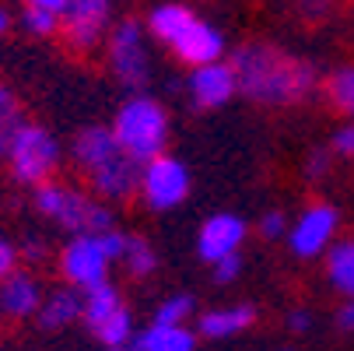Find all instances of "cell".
Segmentation results:
<instances>
[{"instance_id": "31", "label": "cell", "mask_w": 354, "mask_h": 351, "mask_svg": "<svg viewBox=\"0 0 354 351\" xmlns=\"http://www.w3.org/2000/svg\"><path fill=\"white\" fill-rule=\"evenodd\" d=\"M330 172V152L326 147H316V152L309 155V162H306V176L309 179H323Z\"/></svg>"}, {"instance_id": "9", "label": "cell", "mask_w": 354, "mask_h": 351, "mask_svg": "<svg viewBox=\"0 0 354 351\" xmlns=\"http://www.w3.org/2000/svg\"><path fill=\"white\" fill-rule=\"evenodd\" d=\"M113 15V0H67L60 15V35L74 53H91L102 42Z\"/></svg>"}, {"instance_id": "3", "label": "cell", "mask_w": 354, "mask_h": 351, "mask_svg": "<svg viewBox=\"0 0 354 351\" xmlns=\"http://www.w3.org/2000/svg\"><path fill=\"white\" fill-rule=\"evenodd\" d=\"M113 134H116L123 152L144 165L151 159L165 155V147H169V113H165V106L158 102V98L137 91L120 106V113L113 120Z\"/></svg>"}, {"instance_id": "27", "label": "cell", "mask_w": 354, "mask_h": 351, "mask_svg": "<svg viewBox=\"0 0 354 351\" xmlns=\"http://www.w3.org/2000/svg\"><path fill=\"white\" fill-rule=\"evenodd\" d=\"M239 274H242V253H232V257H221L218 264H211L214 285H232Z\"/></svg>"}, {"instance_id": "30", "label": "cell", "mask_w": 354, "mask_h": 351, "mask_svg": "<svg viewBox=\"0 0 354 351\" xmlns=\"http://www.w3.org/2000/svg\"><path fill=\"white\" fill-rule=\"evenodd\" d=\"M18 260H21L18 246H11L8 239H0V281H4L8 274H15V271H18Z\"/></svg>"}, {"instance_id": "19", "label": "cell", "mask_w": 354, "mask_h": 351, "mask_svg": "<svg viewBox=\"0 0 354 351\" xmlns=\"http://www.w3.org/2000/svg\"><path fill=\"white\" fill-rule=\"evenodd\" d=\"M116 309H123V295H120V288L116 285H109V281H102V285H95V288H88L84 291V303H81V320L88 323V330L95 334L98 327H102Z\"/></svg>"}, {"instance_id": "22", "label": "cell", "mask_w": 354, "mask_h": 351, "mask_svg": "<svg viewBox=\"0 0 354 351\" xmlns=\"http://www.w3.org/2000/svg\"><path fill=\"white\" fill-rule=\"evenodd\" d=\"M21 123H25V113H21V102H18V95L0 81V155L8 152V144H11V137L21 130Z\"/></svg>"}, {"instance_id": "39", "label": "cell", "mask_w": 354, "mask_h": 351, "mask_svg": "<svg viewBox=\"0 0 354 351\" xmlns=\"http://www.w3.org/2000/svg\"><path fill=\"white\" fill-rule=\"evenodd\" d=\"M281 351H291V348H281Z\"/></svg>"}, {"instance_id": "10", "label": "cell", "mask_w": 354, "mask_h": 351, "mask_svg": "<svg viewBox=\"0 0 354 351\" xmlns=\"http://www.w3.org/2000/svg\"><path fill=\"white\" fill-rule=\"evenodd\" d=\"M337 225H340V215L333 204H313L306 215H301L291 228H288V246L291 253L309 260V257H319L330 249L333 235H337Z\"/></svg>"}, {"instance_id": "1", "label": "cell", "mask_w": 354, "mask_h": 351, "mask_svg": "<svg viewBox=\"0 0 354 351\" xmlns=\"http://www.w3.org/2000/svg\"><path fill=\"white\" fill-rule=\"evenodd\" d=\"M232 71L242 98L257 106H295L319 88V71L309 60L288 57L267 42H245L232 53Z\"/></svg>"}, {"instance_id": "7", "label": "cell", "mask_w": 354, "mask_h": 351, "mask_svg": "<svg viewBox=\"0 0 354 351\" xmlns=\"http://www.w3.org/2000/svg\"><path fill=\"white\" fill-rule=\"evenodd\" d=\"M109 67L113 74L137 95L151 81V53L144 42V28L137 21H120L109 35Z\"/></svg>"}, {"instance_id": "28", "label": "cell", "mask_w": 354, "mask_h": 351, "mask_svg": "<svg viewBox=\"0 0 354 351\" xmlns=\"http://www.w3.org/2000/svg\"><path fill=\"white\" fill-rule=\"evenodd\" d=\"M260 235H263V239H281V235H288V218H284V211H267V215L260 218Z\"/></svg>"}, {"instance_id": "37", "label": "cell", "mask_w": 354, "mask_h": 351, "mask_svg": "<svg viewBox=\"0 0 354 351\" xmlns=\"http://www.w3.org/2000/svg\"><path fill=\"white\" fill-rule=\"evenodd\" d=\"M8 28H11V15L0 8V35H8Z\"/></svg>"}, {"instance_id": "34", "label": "cell", "mask_w": 354, "mask_h": 351, "mask_svg": "<svg viewBox=\"0 0 354 351\" xmlns=\"http://www.w3.org/2000/svg\"><path fill=\"white\" fill-rule=\"evenodd\" d=\"M337 327L344 334H354V298H347V303L337 309Z\"/></svg>"}, {"instance_id": "40", "label": "cell", "mask_w": 354, "mask_h": 351, "mask_svg": "<svg viewBox=\"0 0 354 351\" xmlns=\"http://www.w3.org/2000/svg\"><path fill=\"white\" fill-rule=\"evenodd\" d=\"M0 316H4V313H0Z\"/></svg>"}, {"instance_id": "20", "label": "cell", "mask_w": 354, "mask_h": 351, "mask_svg": "<svg viewBox=\"0 0 354 351\" xmlns=\"http://www.w3.org/2000/svg\"><path fill=\"white\" fill-rule=\"evenodd\" d=\"M326 278L340 295L354 298V239L330 242V249H326Z\"/></svg>"}, {"instance_id": "18", "label": "cell", "mask_w": 354, "mask_h": 351, "mask_svg": "<svg viewBox=\"0 0 354 351\" xmlns=\"http://www.w3.org/2000/svg\"><path fill=\"white\" fill-rule=\"evenodd\" d=\"M133 351H196V334L179 323V327H158L151 323L147 330L133 334Z\"/></svg>"}, {"instance_id": "2", "label": "cell", "mask_w": 354, "mask_h": 351, "mask_svg": "<svg viewBox=\"0 0 354 351\" xmlns=\"http://www.w3.org/2000/svg\"><path fill=\"white\" fill-rule=\"evenodd\" d=\"M147 32L155 35L158 42H165L172 53H176V60H183L189 67L221 60V53H225L221 32H214L211 25H204L183 4H162V8H155V11H151V18H147Z\"/></svg>"}, {"instance_id": "24", "label": "cell", "mask_w": 354, "mask_h": 351, "mask_svg": "<svg viewBox=\"0 0 354 351\" xmlns=\"http://www.w3.org/2000/svg\"><path fill=\"white\" fill-rule=\"evenodd\" d=\"M193 309H196L193 295L176 291V295L165 298V303H158V309H155V316H151V323H158V327H179V323H186V320L193 316Z\"/></svg>"}, {"instance_id": "6", "label": "cell", "mask_w": 354, "mask_h": 351, "mask_svg": "<svg viewBox=\"0 0 354 351\" xmlns=\"http://www.w3.org/2000/svg\"><path fill=\"white\" fill-rule=\"evenodd\" d=\"M140 197H144V204L155 215L179 208L183 200L189 197V169L179 159H172V155H158V159L144 162V169H140Z\"/></svg>"}, {"instance_id": "23", "label": "cell", "mask_w": 354, "mask_h": 351, "mask_svg": "<svg viewBox=\"0 0 354 351\" xmlns=\"http://www.w3.org/2000/svg\"><path fill=\"white\" fill-rule=\"evenodd\" d=\"M326 98L344 116L354 120V64H344L326 78Z\"/></svg>"}, {"instance_id": "12", "label": "cell", "mask_w": 354, "mask_h": 351, "mask_svg": "<svg viewBox=\"0 0 354 351\" xmlns=\"http://www.w3.org/2000/svg\"><path fill=\"white\" fill-rule=\"evenodd\" d=\"M239 95V81L232 64L225 60H211V64H200L189 74V98L196 109H221L228 106L232 98Z\"/></svg>"}, {"instance_id": "14", "label": "cell", "mask_w": 354, "mask_h": 351, "mask_svg": "<svg viewBox=\"0 0 354 351\" xmlns=\"http://www.w3.org/2000/svg\"><path fill=\"white\" fill-rule=\"evenodd\" d=\"M42 298H46V288L28 271H15V274H8L4 281H0V313H4L8 320L35 316Z\"/></svg>"}, {"instance_id": "16", "label": "cell", "mask_w": 354, "mask_h": 351, "mask_svg": "<svg viewBox=\"0 0 354 351\" xmlns=\"http://www.w3.org/2000/svg\"><path fill=\"white\" fill-rule=\"evenodd\" d=\"M81 303H84V291H81V288L60 285V288H53V291H46L35 320H39L42 330H64V327H71L74 320H81Z\"/></svg>"}, {"instance_id": "35", "label": "cell", "mask_w": 354, "mask_h": 351, "mask_svg": "<svg viewBox=\"0 0 354 351\" xmlns=\"http://www.w3.org/2000/svg\"><path fill=\"white\" fill-rule=\"evenodd\" d=\"M298 4H301V11H306L309 18H323L330 11V0H298Z\"/></svg>"}, {"instance_id": "5", "label": "cell", "mask_w": 354, "mask_h": 351, "mask_svg": "<svg viewBox=\"0 0 354 351\" xmlns=\"http://www.w3.org/2000/svg\"><path fill=\"white\" fill-rule=\"evenodd\" d=\"M4 159H8V169H11L15 183L35 190V186H42V183H49L57 176L64 152H60V141L49 134L42 123H28L25 120L21 130L11 137Z\"/></svg>"}, {"instance_id": "11", "label": "cell", "mask_w": 354, "mask_h": 351, "mask_svg": "<svg viewBox=\"0 0 354 351\" xmlns=\"http://www.w3.org/2000/svg\"><path fill=\"white\" fill-rule=\"evenodd\" d=\"M140 169L144 165L137 159L120 152L106 165H98L95 172H88V183H91L95 197H102L106 204H123V200L140 193Z\"/></svg>"}, {"instance_id": "36", "label": "cell", "mask_w": 354, "mask_h": 351, "mask_svg": "<svg viewBox=\"0 0 354 351\" xmlns=\"http://www.w3.org/2000/svg\"><path fill=\"white\" fill-rule=\"evenodd\" d=\"M28 8H42V11H53V15H64L67 0H25Z\"/></svg>"}, {"instance_id": "4", "label": "cell", "mask_w": 354, "mask_h": 351, "mask_svg": "<svg viewBox=\"0 0 354 351\" xmlns=\"http://www.w3.org/2000/svg\"><path fill=\"white\" fill-rule=\"evenodd\" d=\"M35 211L42 218H49L53 225H60L64 232L71 235H84V232H106L116 225L113 211L102 197H91V193H81L74 186H64V183H42L35 186Z\"/></svg>"}, {"instance_id": "15", "label": "cell", "mask_w": 354, "mask_h": 351, "mask_svg": "<svg viewBox=\"0 0 354 351\" xmlns=\"http://www.w3.org/2000/svg\"><path fill=\"white\" fill-rule=\"evenodd\" d=\"M123 147H120V141H116V134H113V127H84V130H77V137H74V144H71V155H74V165L88 176V172H95L98 165H106L113 155H120Z\"/></svg>"}, {"instance_id": "32", "label": "cell", "mask_w": 354, "mask_h": 351, "mask_svg": "<svg viewBox=\"0 0 354 351\" xmlns=\"http://www.w3.org/2000/svg\"><path fill=\"white\" fill-rule=\"evenodd\" d=\"M46 249H49V246H46L39 235H28V239H25V246L18 249V253H21L28 264H42V260H46Z\"/></svg>"}, {"instance_id": "38", "label": "cell", "mask_w": 354, "mask_h": 351, "mask_svg": "<svg viewBox=\"0 0 354 351\" xmlns=\"http://www.w3.org/2000/svg\"><path fill=\"white\" fill-rule=\"evenodd\" d=\"M102 351H133L130 344H123V348H102Z\"/></svg>"}, {"instance_id": "33", "label": "cell", "mask_w": 354, "mask_h": 351, "mask_svg": "<svg viewBox=\"0 0 354 351\" xmlns=\"http://www.w3.org/2000/svg\"><path fill=\"white\" fill-rule=\"evenodd\" d=\"M313 327V316L306 313V309H291L288 313V330H295V334H306Z\"/></svg>"}, {"instance_id": "26", "label": "cell", "mask_w": 354, "mask_h": 351, "mask_svg": "<svg viewBox=\"0 0 354 351\" xmlns=\"http://www.w3.org/2000/svg\"><path fill=\"white\" fill-rule=\"evenodd\" d=\"M21 25H25V32H32V35H39V39H49V35L60 32V15L42 11V8H25Z\"/></svg>"}, {"instance_id": "29", "label": "cell", "mask_w": 354, "mask_h": 351, "mask_svg": "<svg viewBox=\"0 0 354 351\" xmlns=\"http://www.w3.org/2000/svg\"><path fill=\"white\" fill-rule=\"evenodd\" d=\"M333 155H340V159H354V120L333 134Z\"/></svg>"}, {"instance_id": "21", "label": "cell", "mask_w": 354, "mask_h": 351, "mask_svg": "<svg viewBox=\"0 0 354 351\" xmlns=\"http://www.w3.org/2000/svg\"><path fill=\"white\" fill-rule=\"evenodd\" d=\"M130 278H147V274H155L158 271V253H155V246H151L144 235H127V249H123V260Z\"/></svg>"}, {"instance_id": "17", "label": "cell", "mask_w": 354, "mask_h": 351, "mask_svg": "<svg viewBox=\"0 0 354 351\" xmlns=\"http://www.w3.org/2000/svg\"><path fill=\"white\" fill-rule=\"evenodd\" d=\"M252 323H257V306L242 303V306H225V309L204 313V316H200V323H196V330L204 334V337H211V341H221V337L242 334Z\"/></svg>"}, {"instance_id": "13", "label": "cell", "mask_w": 354, "mask_h": 351, "mask_svg": "<svg viewBox=\"0 0 354 351\" xmlns=\"http://www.w3.org/2000/svg\"><path fill=\"white\" fill-rule=\"evenodd\" d=\"M245 232H249V228H245V218H239V215H232V211L211 215L204 225H200V235H196V253H200V260L218 264L221 257L242 253Z\"/></svg>"}, {"instance_id": "25", "label": "cell", "mask_w": 354, "mask_h": 351, "mask_svg": "<svg viewBox=\"0 0 354 351\" xmlns=\"http://www.w3.org/2000/svg\"><path fill=\"white\" fill-rule=\"evenodd\" d=\"M95 337L102 341V348H123V344H130L133 341V316H130V309L127 306L116 309L102 327L95 330Z\"/></svg>"}, {"instance_id": "8", "label": "cell", "mask_w": 354, "mask_h": 351, "mask_svg": "<svg viewBox=\"0 0 354 351\" xmlns=\"http://www.w3.org/2000/svg\"><path fill=\"white\" fill-rule=\"evenodd\" d=\"M109 253L98 242V232H84V235H71L67 246L60 249V274L67 285L88 291L95 285L109 281Z\"/></svg>"}]
</instances>
